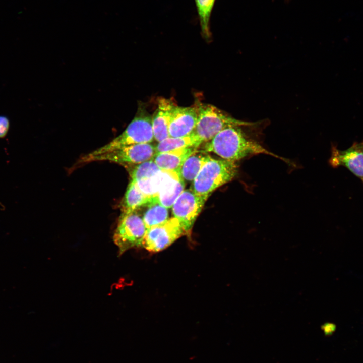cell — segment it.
Here are the masks:
<instances>
[{"instance_id":"cell-1","label":"cell","mask_w":363,"mask_h":363,"mask_svg":"<svg viewBox=\"0 0 363 363\" xmlns=\"http://www.w3.org/2000/svg\"><path fill=\"white\" fill-rule=\"evenodd\" d=\"M202 149L201 150L204 152H213L222 159L233 162L259 154L281 158L258 143L249 139L238 126L222 130L212 139L205 142Z\"/></svg>"},{"instance_id":"cell-2","label":"cell","mask_w":363,"mask_h":363,"mask_svg":"<svg viewBox=\"0 0 363 363\" xmlns=\"http://www.w3.org/2000/svg\"><path fill=\"white\" fill-rule=\"evenodd\" d=\"M237 173L235 162L211 157L192 183L191 189L208 198L216 189L232 180Z\"/></svg>"},{"instance_id":"cell-3","label":"cell","mask_w":363,"mask_h":363,"mask_svg":"<svg viewBox=\"0 0 363 363\" xmlns=\"http://www.w3.org/2000/svg\"><path fill=\"white\" fill-rule=\"evenodd\" d=\"M154 140L152 116L140 106L134 118L122 133L108 143L89 153L102 154L130 145L150 143Z\"/></svg>"},{"instance_id":"cell-4","label":"cell","mask_w":363,"mask_h":363,"mask_svg":"<svg viewBox=\"0 0 363 363\" xmlns=\"http://www.w3.org/2000/svg\"><path fill=\"white\" fill-rule=\"evenodd\" d=\"M197 108L198 120L192 133L202 144L212 139L225 128L253 124L232 118L211 104L200 103Z\"/></svg>"},{"instance_id":"cell-5","label":"cell","mask_w":363,"mask_h":363,"mask_svg":"<svg viewBox=\"0 0 363 363\" xmlns=\"http://www.w3.org/2000/svg\"><path fill=\"white\" fill-rule=\"evenodd\" d=\"M147 231L142 216L137 210L125 214H120L113 239L122 255L134 248L143 247Z\"/></svg>"},{"instance_id":"cell-6","label":"cell","mask_w":363,"mask_h":363,"mask_svg":"<svg viewBox=\"0 0 363 363\" xmlns=\"http://www.w3.org/2000/svg\"><path fill=\"white\" fill-rule=\"evenodd\" d=\"M156 154L155 146L151 143H143L126 146L106 153L82 156L80 164L92 161H108L122 165H135L152 159Z\"/></svg>"},{"instance_id":"cell-7","label":"cell","mask_w":363,"mask_h":363,"mask_svg":"<svg viewBox=\"0 0 363 363\" xmlns=\"http://www.w3.org/2000/svg\"><path fill=\"white\" fill-rule=\"evenodd\" d=\"M207 199L190 188L184 190L173 203V217L179 221L186 234L190 233Z\"/></svg>"},{"instance_id":"cell-8","label":"cell","mask_w":363,"mask_h":363,"mask_svg":"<svg viewBox=\"0 0 363 363\" xmlns=\"http://www.w3.org/2000/svg\"><path fill=\"white\" fill-rule=\"evenodd\" d=\"M186 234L179 221L173 217L147 230L143 247L151 252L163 250Z\"/></svg>"},{"instance_id":"cell-9","label":"cell","mask_w":363,"mask_h":363,"mask_svg":"<svg viewBox=\"0 0 363 363\" xmlns=\"http://www.w3.org/2000/svg\"><path fill=\"white\" fill-rule=\"evenodd\" d=\"M330 164L333 167L342 166L363 180V140L354 142L348 149L340 150L332 146Z\"/></svg>"},{"instance_id":"cell-10","label":"cell","mask_w":363,"mask_h":363,"mask_svg":"<svg viewBox=\"0 0 363 363\" xmlns=\"http://www.w3.org/2000/svg\"><path fill=\"white\" fill-rule=\"evenodd\" d=\"M197 107H174L168 127L169 137L188 136L194 130L198 120Z\"/></svg>"},{"instance_id":"cell-11","label":"cell","mask_w":363,"mask_h":363,"mask_svg":"<svg viewBox=\"0 0 363 363\" xmlns=\"http://www.w3.org/2000/svg\"><path fill=\"white\" fill-rule=\"evenodd\" d=\"M176 104L169 99L160 98L157 107L152 116L154 140L157 142L169 137L168 127L172 110Z\"/></svg>"},{"instance_id":"cell-12","label":"cell","mask_w":363,"mask_h":363,"mask_svg":"<svg viewBox=\"0 0 363 363\" xmlns=\"http://www.w3.org/2000/svg\"><path fill=\"white\" fill-rule=\"evenodd\" d=\"M198 148L190 147L156 154L152 160L161 170H178L186 159Z\"/></svg>"},{"instance_id":"cell-13","label":"cell","mask_w":363,"mask_h":363,"mask_svg":"<svg viewBox=\"0 0 363 363\" xmlns=\"http://www.w3.org/2000/svg\"><path fill=\"white\" fill-rule=\"evenodd\" d=\"M179 176L176 172L161 170L149 178L134 182L144 195L152 198H155L158 193L171 180Z\"/></svg>"},{"instance_id":"cell-14","label":"cell","mask_w":363,"mask_h":363,"mask_svg":"<svg viewBox=\"0 0 363 363\" xmlns=\"http://www.w3.org/2000/svg\"><path fill=\"white\" fill-rule=\"evenodd\" d=\"M211 157L207 152L197 149L183 163L178 172L179 175L185 182L192 183Z\"/></svg>"},{"instance_id":"cell-15","label":"cell","mask_w":363,"mask_h":363,"mask_svg":"<svg viewBox=\"0 0 363 363\" xmlns=\"http://www.w3.org/2000/svg\"><path fill=\"white\" fill-rule=\"evenodd\" d=\"M151 199L140 191L135 182L131 181L121 203V214H128L139 209Z\"/></svg>"},{"instance_id":"cell-16","label":"cell","mask_w":363,"mask_h":363,"mask_svg":"<svg viewBox=\"0 0 363 363\" xmlns=\"http://www.w3.org/2000/svg\"><path fill=\"white\" fill-rule=\"evenodd\" d=\"M146 207L142 217L147 230L166 221L169 218L168 208L152 198L144 205Z\"/></svg>"},{"instance_id":"cell-17","label":"cell","mask_w":363,"mask_h":363,"mask_svg":"<svg viewBox=\"0 0 363 363\" xmlns=\"http://www.w3.org/2000/svg\"><path fill=\"white\" fill-rule=\"evenodd\" d=\"M201 144L202 142L193 133L184 137H168L158 142L155 146V152L158 154L190 147L198 148Z\"/></svg>"},{"instance_id":"cell-18","label":"cell","mask_w":363,"mask_h":363,"mask_svg":"<svg viewBox=\"0 0 363 363\" xmlns=\"http://www.w3.org/2000/svg\"><path fill=\"white\" fill-rule=\"evenodd\" d=\"M185 182L180 176L174 178L158 193L155 198L161 205L170 208L185 190Z\"/></svg>"},{"instance_id":"cell-19","label":"cell","mask_w":363,"mask_h":363,"mask_svg":"<svg viewBox=\"0 0 363 363\" xmlns=\"http://www.w3.org/2000/svg\"><path fill=\"white\" fill-rule=\"evenodd\" d=\"M203 36L211 37L210 20L216 0H194Z\"/></svg>"},{"instance_id":"cell-20","label":"cell","mask_w":363,"mask_h":363,"mask_svg":"<svg viewBox=\"0 0 363 363\" xmlns=\"http://www.w3.org/2000/svg\"><path fill=\"white\" fill-rule=\"evenodd\" d=\"M161 169L152 159L135 165L130 172L131 181L149 178Z\"/></svg>"},{"instance_id":"cell-21","label":"cell","mask_w":363,"mask_h":363,"mask_svg":"<svg viewBox=\"0 0 363 363\" xmlns=\"http://www.w3.org/2000/svg\"><path fill=\"white\" fill-rule=\"evenodd\" d=\"M9 128V122L5 116H0V138L7 135Z\"/></svg>"},{"instance_id":"cell-22","label":"cell","mask_w":363,"mask_h":363,"mask_svg":"<svg viewBox=\"0 0 363 363\" xmlns=\"http://www.w3.org/2000/svg\"><path fill=\"white\" fill-rule=\"evenodd\" d=\"M363 181V180H362Z\"/></svg>"}]
</instances>
